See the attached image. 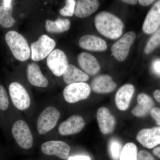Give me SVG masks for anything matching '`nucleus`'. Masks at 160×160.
Masks as SVG:
<instances>
[{
    "instance_id": "f257e3e1",
    "label": "nucleus",
    "mask_w": 160,
    "mask_h": 160,
    "mask_svg": "<svg viewBox=\"0 0 160 160\" xmlns=\"http://www.w3.org/2000/svg\"><path fill=\"white\" fill-rule=\"evenodd\" d=\"M94 22L98 32L108 38L116 39L122 33L124 24L122 20L108 12H102L97 15Z\"/></svg>"
},
{
    "instance_id": "f03ea898",
    "label": "nucleus",
    "mask_w": 160,
    "mask_h": 160,
    "mask_svg": "<svg viewBox=\"0 0 160 160\" xmlns=\"http://www.w3.org/2000/svg\"><path fill=\"white\" fill-rule=\"evenodd\" d=\"M5 39L16 59L22 62L29 59L31 49L27 40L22 35L13 30L9 31L6 34Z\"/></svg>"
},
{
    "instance_id": "7ed1b4c3",
    "label": "nucleus",
    "mask_w": 160,
    "mask_h": 160,
    "mask_svg": "<svg viewBox=\"0 0 160 160\" xmlns=\"http://www.w3.org/2000/svg\"><path fill=\"white\" fill-rule=\"evenodd\" d=\"M11 134L18 146L22 149H31L34 144V139L28 123L25 120L15 121L11 129Z\"/></svg>"
},
{
    "instance_id": "20e7f679",
    "label": "nucleus",
    "mask_w": 160,
    "mask_h": 160,
    "mask_svg": "<svg viewBox=\"0 0 160 160\" xmlns=\"http://www.w3.org/2000/svg\"><path fill=\"white\" fill-rule=\"evenodd\" d=\"M61 117L59 110L53 106L46 107L41 112L37 122V129L39 134H46L54 129Z\"/></svg>"
},
{
    "instance_id": "39448f33",
    "label": "nucleus",
    "mask_w": 160,
    "mask_h": 160,
    "mask_svg": "<svg viewBox=\"0 0 160 160\" xmlns=\"http://www.w3.org/2000/svg\"><path fill=\"white\" fill-rule=\"evenodd\" d=\"M9 92L12 102L16 109L24 111L30 107L31 98L22 85L18 82H12L9 85Z\"/></svg>"
},
{
    "instance_id": "423d86ee",
    "label": "nucleus",
    "mask_w": 160,
    "mask_h": 160,
    "mask_svg": "<svg viewBox=\"0 0 160 160\" xmlns=\"http://www.w3.org/2000/svg\"><path fill=\"white\" fill-rule=\"evenodd\" d=\"M56 43L48 35L43 34L31 45V58L34 61H41L53 51Z\"/></svg>"
},
{
    "instance_id": "0eeeda50",
    "label": "nucleus",
    "mask_w": 160,
    "mask_h": 160,
    "mask_svg": "<svg viewBox=\"0 0 160 160\" xmlns=\"http://www.w3.org/2000/svg\"><path fill=\"white\" fill-rule=\"evenodd\" d=\"M91 92V87L87 83L78 82L67 85L63 92V97L68 103H75L86 99Z\"/></svg>"
},
{
    "instance_id": "6e6552de",
    "label": "nucleus",
    "mask_w": 160,
    "mask_h": 160,
    "mask_svg": "<svg viewBox=\"0 0 160 160\" xmlns=\"http://www.w3.org/2000/svg\"><path fill=\"white\" fill-rule=\"evenodd\" d=\"M135 39L136 34L134 32H128L112 45L111 51L117 60L119 62L126 60Z\"/></svg>"
},
{
    "instance_id": "1a4fd4ad",
    "label": "nucleus",
    "mask_w": 160,
    "mask_h": 160,
    "mask_svg": "<svg viewBox=\"0 0 160 160\" xmlns=\"http://www.w3.org/2000/svg\"><path fill=\"white\" fill-rule=\"evenodd\" d=\"M44 154L55 156L65 160L69 157L71 147L67 143L60 140H50L42 144L41 148Z\"/></svg>"
},
{
    "instance_id": "9d476101",
    "label": "nucleus",
    "mask_w": 160,
    "mask_h": 160,
    "mask_svg": "<svg viewBox=\"0 0 160 160\" xmlns=\"http://www.w3.org/2000/svg\"><path fill=\"white\" fill-rule=\"evenodd\" d=\"M47 65L55 75H63L68 64L66 54L61 49H55L52 52L47 59Z\"/></svg>"
},
{
    "instance_id": "9b49d317",
    "label": "nucleus",
    "mask_w": 160,
    "mask_h": 160,
    "mask_svg": "<svg viewBox=\"0 0 160 160\" xmlns=\"http://www.w3.org/2000/svg\"><path fill=\"white\" fill-rule=\"evenodd\" d=\"M86 123L82 117L79 115H74L60 124L58 131L62 136L72 135L82 131Z\"/></svg>"
},
{
    "instance_id": "f8f14e48",
    "label": "nucleus",
    "mask_w": 160,
    "mask_h": 160,
    "mask_svg": "<svg viewBox=\"0 0 160 160\" xmlns=\"http://www.w3.org/2000/svg\"><path fill=\"white\" fill-rule=\"evenodd\" d=\"M137 140L142 146L152 149L160 144V127L140 130L137 135Z\"/></svg>"
},
{
    "instance_id": "ddd939ff",
    "label": "nucleus",
    "mask_w": 160,
    "mask_h": 160,
    "mask_svg": "<svg viewBox=\"0 0 160 160\" xmlns=\"http://www.w3.org/2000/svg\"><path fill=\"white\" fill-rule=\"evenodd\" d=\"M160 26V1H158L150 9L146 16L142 26L146 34H152L157 31Z\"/></svg>"
},
{
    "instance_id": "4468645a",
    "label": "nucleus",
    "mask_w": 160,
    "mask_h": 160,
    "mask_svg": "<svg viewBox=\"0 0 160 160\" xmlns=\"http://www.w3.org/2000/svg\"><path fill=\"white\" fill-rule=\"evenodd\" d=\"M97 118L100 131L103 134L112 132L115 126V119L108 109L105 107L99 108L97 112Z\"/></svg>"
},
{
    "instance_id": "2eb2a0df",
    "label": "nucleus",
    "mask_w": 160,
    "mask_h": 160,
    "mask_svg": "<svg viewBox=\"0 0 160 160\" xmlns=\"http://www.w3.org/2000/svg\"><path fill=\"white\" fill-rule=\"evenodd\" d=\"M134 92V86L130 84H125L119 89L115 98L116 105L118 109L125 111L129 108Z\"/></svg>"
},
{
    "instance_id": "dca6fc26",
    "label": "nucleus",
    "mask_w": 160,
    "mask_h": 160,
    "mask_svg": "<svg viewBox=\"0 0 160 160\" xmlns=\"http://www.w3.org/2000/svg\"><path fill=\"white\" fill-rule=\"evenodd\" d=\"M90 87L92 91L96 93H107L114 90L117 84L111 77L107 75H102L92 80Z\"/></svg>"
},
{
    "instance_id": "f3484780",
    "label": "nucleus",
    "mask_w": 160,
    "mask_h": 160,
    "mask_svg": "<svg viewBox=\"0 0 160 160\" xmlns=\"http://www.w3.org/2000/svg\"><path fill=\"white\" fill-rule=\"evenodd\" d=\"M79 65L86 74L94 75L100 71V66L97 59L92 55L83 52L78 56Z\"/></svg>"
},
{
    "instance_id": "a211bd4d",
    "label": "nucleus",
    "mask_w": 160,
    "mask_h": 160,
    "mask_svg": "<svg viewBox=\"0 0 160 160\" xmlns=\"http://www.w3.org/2000/svg\"><path fill=\"white\" fill-rule=\"evenodd\" d=\"M82 49L92 51H104L107 48L106 42L101 38L92 35H85L79 42Z\"/></svg>"
},
{
    "instance_id": "6ab92c4d",
    "label": "nucleus",
    "mask_w": 160,
    "mask_h": 160,
    "mask_svg": "<svg viewBox=\"0 0 160 160\" xmlns=\"http://www.w3.org/2000/svg\"><path fill=\"white\" fill-rule=\"evenodd\" d=\"M27 76L29 83L32 86L46 88L49 85V81L43 75L39 66L36 63H31L28 65Z\"/></svg>"
},
{
    "instance_id": "aec40b11",
    "label": "nucleus",
    "mask_w": 160,
    "mask_h": 160,
    "mask_svg": "<svg viewBox=\"0 0 160 160\" xmlns=\"http://www.w3.org/2000/svg\"><path fill=\"white\" fill-rule=\"evenodd\" d=\"M99 5V2L97 0L78 1L75 9V14L78 18L87 17L98 10Z\"/></svg>"
},
{
    "instance_id": "412c9836",
    "label": "nucleus",
    "mask_w": 160,
    "mask_h": 160,
    "mask_svg": "<svg viewBox=\"0 0 160 160\" xmlns=\"http://www.w3.org/2000/svg\"><path fill=\"white\" fill-rule=\"evenodd\" d=\"M138 104L132 109V114L137 117H142L150 112L153 108L154 102L150 97L146 93H140L137 98Z\"/></svg>"
},
{
    "instance_id": "4be33fe9",
    "label": "nucleus",
    "mask_w": 160,
    "mask_h": 160,
    "mask_svg": "<svg viewBox=\"0 0 160 160\" xmlns=\"http://www.w3.org/2000/svg\"><path fill=\"white\" fill-rule=\"evenodd\" d=\"M63 80L66 84L84 82L89 79L88 75L72 65H69L63 74Z\"/></svg>"
},
{
    "instance_id": "5701e85b",
    "label": "nucleus",
    "mask_w": 160,
    "mask_h": 160,
    "mask_svg": "<svg viewBox=\"0 0 160 160\" xmlns=\"http://www.w3.org/2000/svg\"><path fill=\"white\" fill-rule=\"evenodd\" d=\"M70 27V22L67 19L58 18L55 21L47 20L46 22V29L50 33H62L68 31Z\"/></svg>"
},
{
    "instance_id": "b1692460",
    "label": "nucleus",
    "mask_w": 160,
    "mask_h": 160,
    "mask_svg": "<svg viewBox=\"0 0 160 160\" xmlns=\"http://www.w3.org/2000/svg\"><path fill=\"white\" fill-rule=\"evenodd\" d=\"M12 7L0 6V25L3 28H9L14 25L15 20L12 16Z\"/></svg>"
},
{
    "instance_id": "393cba45",
    "label": "nucleus",
    "mask_w": 160,
    "mask_h": 160,
    "mask_svg": "<svg viewBox=\"0 0 160 160\" xmlns=\"http://www.w3.org/2000/svg\"><path fill=\"white\" fill-rule=\"evenodd\" d=\"M138 148L135 144L127 143L123 147L119 160H138Z\"/></svg>"
},
{
    "instance_id": "a878e982",
    "label": "nucleus",
    "mask_w": 160,
    "mask_h": 160,
    "mask_svg": "<svg viewBox=\"0 0 160 160\" xmlns=\"http://www.w3.org/2000/svg\"><path fill=\"white\" fill-rule=\"evenodd\" d=\"M122 143L117 139L112 138L109 144V155L112 160H119L122 149Z\"/></svg>"
},
{
    "instance_id": "bb28decb",
    "label": "nucleus",
    "mask_w": 160,
    "mask_h": 160,
    "mask_svg": "<svg viewBox=\"0 0 160 160\" xmlns=\"http://www.w3.org/2000/svg\"><path fill=\"white\" fill-rule=\"evenodd\" d=\"M160 45V28L156 31L149 39L145 49L146 54H149Z\"/></svg>"
},
{
    "instance_id": "cd10ccee",
    "label": "nucleus",
    "mask_w": 160,
    "mask_h": 160,
    "mask_svg": "<svg viewBox=\"0 0 160 160\" xmlns=\"http://www.w3.org/2000/svg\"><path fill=\"white\" fill-rule=\"evenodd\" d=\"M10 103L5 87L0 84V112H6L9 109Z\"/></svg>"
},
{
    "instance_id": "c85d7f7f",
    "label": "nucleus",
    "mask_w": 160,
    "mask_h": 160,
    "mask_svg": "<svg viewBox=\"0 0 160 160\" xmlns=\"http://www.w3.org/2000/svg\"><path fill=\"white\" fill-rule=\"evenodd\" d=\"M76 1L67 0L66 6L60 10V14L65 17H72L74 14L75 9Z\"/></svg>"
},
{
    "instance_id": "c756f323",
    "label": "nucleus",
    "mask_w": 160,
    "mask_h": 160,
    "mask_svg": "<svg viewBox=\"0 0 160 160\" xmlns=\"http://www.w3.org/2000/svg\"><path fill=\"white\" fill-rule=\"evenodd\" d=\"M138 160H155L148 151L141 150L138 153Z\"/></svg>"
},
{
    "instance_id": "7c9ffc66",
    "label": "nucleus",
    "mask_w": 160,
    "mask_h": 160,
    "mask_svg": "<svg viewBox=\"0 0 160 160\" xmlns=\"http://www.w3.org/2000/svg\"><path fill=\"white\" fill-rule=\"evenodd\" d=\"M150 112L152 117L156 121L157 124L160 126V108H153Z\"/></svg>"
},
{
    "instance_id": "2f4dec72",
    "label": "nucleus",
    "mask_w": 160,
    "mask_h": 160,
    "mask_svg": "<svg viewBox=\"0 0 160 160\" xmlns=\"http://www.w3.org/2000/svg\"><path fill=\"white\" fill-rule=\"evenodd\" d=\"M152 67L155 73L160 75V60H155L152 63Z\"/></svg>"
},
{
    "instance_id": "473e14b6",
    "label": "nucleus",
    "mask_w": 160,
    "mask_h": 160,
    "mask_svg": "<svg viewBox=\"0 0 160 160\" xmlns=\"http://www.w3.org/2000/svg\"><path fill=\"white\" fill-rule=\"evenodd\" d=\"M68 160H91V159L87 156L77 155L70 157Z\"/></svg>"
},
{
    "instance_id": "72a5a7b5",
    "label": "nucleus",
    "mask_w": 160,
    "mask_h": 160,
    "mask_svg": "<svg viewBox=\"0 0 160 160\" xmlns=\"http://www.w3.org/2000/svg\"><path fill=\"white\" fill-rule=\"evenodd\" d=\"M140 5L143 6H148L150 4H152L154 1L153 0H139L138 1Z\"/></svg>"
},
{
    "instance_id": "f704fd0d",
    "label": "nucleus",
    "mask_w": 160,
    "mask_h": 160,
    "mask_svg": "<svg viewBox=\"0 0 160 160\" xmlns=\"http://www.w3.org/2000/svg\"><path fill=\"white\" fill-rule=\"evenodd\" d=\"M153 95H154L155 98L160 103V90H155Z\"/></svg>"
},
{
    "instance_id": "c9c22d12",
    "label": "nucleus",
    "mask_w": 160,
    "mask_h": 160,
    "mask_svg": "<svg viewBox=\"0 0 160 160\" xmlns=\"http://www.w3.org/2000/svg\"><path fill=\"white\" fill-rule=\"evenodd\" d=\"M153 153L160 159V147L155 148L153 150Z\"/></svg>"
},
{
    "instance_id": "e433bc0d",
    "label": "nucleus",
    "mask_w": 160,
    "mask_h": 160,
    "mask_svg": "<svg viewBox=\"0 0 160 160\" xmlns=\"http://www.w3.org/2000/svg\"><path fill=\"white\" fill-rule=\"evenodd\" d=\"M122 2L127 4H130V5H135L137 3L138 1L136 0H124V1H122Z\"/></svg>"
},
{
    "instance_id": "4c0bfd02",
    "label": "nucleus",
    "mask_w": 160,
    "mask_h": 160,
    "mask_svg": "<svg viewBox=\"0 0 160 160\" xmlns=\"http://www.w3.org/2000/svg\"><path fill=\"white\" fill-rule=\"evenodd\" d=\"M12 1H3V6L6 7H10L11 6Z\"/></svg>"
}]
</instances>
